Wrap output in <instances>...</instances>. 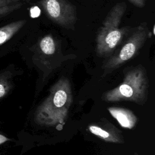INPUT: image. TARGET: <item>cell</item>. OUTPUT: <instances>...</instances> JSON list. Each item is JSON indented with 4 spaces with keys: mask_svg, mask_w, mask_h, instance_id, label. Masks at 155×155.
I'll return each instance as SVG.
<instances>
[{
    "mask_svg": "<svg viewBox=\"0 0 155 155\" xmlns=\"http://www.w3.org/2000/svg\"><path fill=\"white\" fill-rule=\"evenodd\" d=\"M21 0H0V19L20 8Z\"/></svg>",
    "mask_w": 155,
    "mask_h": 155,
    "instance_id": "8992f818",
    "label": "cell"
},
{
    "mask_svg": "<svg viewBox=\"0 0 155 155\" xmlns=\"http://www.w3.org/2000/svg\"><path fill=\"white\" fill-rule=\"evenodd\" d=\"M89 130L91 133L104 139H108L110 137V134L108 132L104 130L99 127L91 125L89 127Z\"/></svg>",
    "mask_w": 155,
    "mask_h": 155,
    "instance_id": "30bf717a",
    "label": "cell"
},
{
    "mask_svg": "<svg viewBox=\"0 0 155 155\" xmlns=\"http://www.w3.org/2000/svg\"><path fill=\"white\" fill-rule=\"evenodd\" d=\"M39 13H40L39 8L37 7H33L30 9V15H31V16L33 18L38 16L39 15Z\"/></svg>",
    "mask_w": 155,
    "mask_h": 155,
    "instance_id": "7c38bea8",
    "label": "cell"
},
{
    "mask_svg": "<svg viewBox=\"0 0 155 155\" xmlns=\"http://www.w3.org/2000/svg\"><path fill=\"white\" fill-rule=\"evenodd\" d=\"M39 4L53 22L67 29H74L77 21L76 11L67 0H41Z\"/></svg>",
    "mask_w": 155,
    "mask_h": 155,
    "instance_id": "3957f363",
    "label": "cell"
},
{
    "mask_svg": "<svg viewBox=\"0 0 155 155\" xmlns=\"http://www.w3.org/2000/svg\"><path fill=\"white\" fill-rule=\"evenodd\" d=\"M151 36L147 23L140 24L122 45L119 51L112 57L107 64L108 67H114L132 58Z\"/></svg>",
    "mask_w": 155,
    "mask_h": 155,
    "instance_id": "7a4b0ae2",
    "label": "cell"
},
{
    "mask_svg": "<svg viewBox=\"0 0 155 155\" xmlns=\"http://www.w3.org/2000/svg\"><path fill=\"white\" fill-rule=\"evenodd\" d=\"M10 139L8 138H7V137L4 136V135L0 134V145L4 143V142H7V141H8Z\"/></svg>",
    "mask_w": 155,
    "mask_h": 155,
    "instance_id": "4fadbf2b",
    "label": "cell"
},
{
    "mask_svg": "<svg viewBox=\"0 0 155 155\" xmlns=\"http://www.w3.org/2000/svg\"><path fill=\"white\" fill-rule=\"evenodd\" d=\"M108 110L122 127L130 129L134 125L136 118L130 111L124 108L114 107L109 108Z\"/></svg>",
    "mask_w": 155,
    "mask_h": 155,
    "instance_id": "277c9868",
    "label": "cell"
},
{
    "mask_svg": "<svg viewBox=\"0 0 155 155\" xmlns=\"http://www.w3.org/2000/svg\"><path fill=\"white\" fill-rule=\"evenodd\" d=\"M134 88H136V87L131 85L129 82H125L114 91L113 96L117 94L118 98H131L136 94Z\"/></svg>",
    "mask_w": 155,
    "mask_h": 155,
    "instance_id": "52a82bcc",
    "label": "cell"
},
{
    "mask_svg": "<svg viewBox=\"0 0 155 155\" xmlns=\"http://www.w3.org/2000/svg\"><path fill=\"white\" fill-rule=\"evenodd\" d=\"M26 21L21 19L9 23L0 28V46L7 42L25 24Z\"/></svg>",
    "mask_w": 155,
    "mask_h": 155,
    "instance_id": "5b68a950",
    "label": "cell"
},
{
    "mask_svg": "<svg viewBox=\"0 0 155 155\" xmlns=\"http://www.w3.org/2000/svg\"><path fill=\"white\" fill-rule=\"evenodd\" d=\"M130 2H131L134 5L142 8L145 5V0H128Z\"/></svg>",
    "mask_w": 155,
    "mask_h": 155,
    "instance_id": "8fae6325",
    "label": "cell"
},
{
    "mask_svg": "<svg viewBox=\"0 0 155 155\" xmlns=\"http://www.w3.org/2000/svg\"><path fill=\"white\" fill-rule=\"evenodd\" d=\"M127 9L124 2L114 5L105 17L96 36V53L101 56L110 54L128 34V27H119Z\"/></svg>",
    "mask_w": 155,
    "mask_h": 155,
    "instance_id": "6da1fadb",
    "label": "cell"
},
{
    "mask_svg": "<svg viewBox=\"0 0 155 155\" xmlns=\"http://www.w3.org/2000/svg\"><path fill=\"white\" fill-rule=\"evenodd\" d=\"M67 95L66 92L63 90H58L54 94L53 97L54 105L58 108L64 106L67 101Z\"/></svg>",
    "mask_w": 155,
    "mask_h": 155,
    "instance_id": "9c48e42d",
    "label": "cell"
},
{
    "mask_svg": "<svg viewBox=\"0 0 155 155\" xmlns=\"http://www.w3.org/2000/svg\"><path fill=\"white\" fill-rule=\"evenodd\" d=\"M10 75L8 72L0 74V98L5 96L11 88L12 85L9 81Z\"/></svg>",
    "mask_w": 155,
    "mask_h": 155,
    "instance_id": "ba28073f",
    "label": "cell"
}]
</instances>
